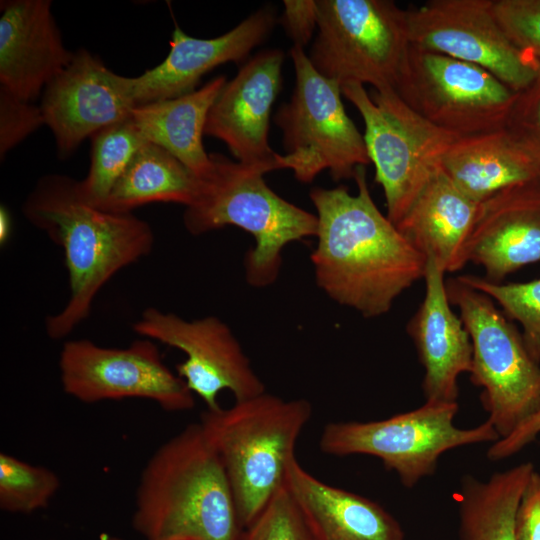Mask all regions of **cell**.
Returning <instances> with one entry per match:
<instances>
[{
	"label": "cell",
	"mask_w": 540,
	"mask_h": 540,
	"mask_svg": "<svg viewBox=\"0 0 540 540\" xmlns=\"http://www.w3.org/2000/svg\"><path fill=\"white\" fill-rule=\"evenodd\" d=\"M345 186L314 187L317 244L311 254L315 279L333 301L367 318L387 313L397 297L424 278L426 258L373 201L365 166Z\"/></svg>",
	"instance_id": "cell-1"
},
{
	"label": "cell",
	"mask_w": 540,
	"mask_h": 540,
	"mask_svg": "<svg viewBox=\"0 0 540 540\" xmlns=\"http://www.w3.org/2000/svg\"><path fill=\"white\" fill-rule=\"evenodd\" d=\"M76 183L65 175H46L22 208L26 219L64 251L70 297L59 313L46 320L52 339L66 337L86 319L100 289L119 270L148 255L154 243L146 221L88 203Z\"/></svg>",
	"instance_id": "cell-2"
},
{
	"label": "cell",
	"mask_w": 540,
	"mask_h": 540,
	"mask_svg": "<svg viewBox=\"0 0 540 540\" xmlns=\"http://www.w3.org/2000/svg\"><path fill=\"white\" fill-rule=\"evenodd\" d=\"M133 529L144 540H238L243 530L222 462L202 425L167 440L143 468Z\"/></svg>",
	"instance_id": "cell-3"
},
{
	"label": "cell",
	"mask_w": 540,
	"mask_h": 540,
	"mask_svg": "<svg viewBox=\"0 0 540 540\" xmlns=\"http://www.w3.org/2000/svg\"><path fill=\"white\" fill-rule=\"evenodd\" d=\"M312 411L306 399L264 392L202 413L200 424L222 462L243 529L284 486Z\"/></svg>",
	"instance_id": "cell-4"
},
{
	"label": "cell",
	"mask_w": 540,
	"mask_h": 540,
	"mask_svg": "<svg viewBox=\"0 0 540 540\" xmlns=\"http://www.w3.org/2000/svg\"><path fill=\"white\" fill-rule=\"evenodd\" d=\"M213 168L201 179L198 198L186 207L188 232L201 235L236 226L255 239L245 256V278L253 287L273 284L282 264V250L291 242L317 233V216L276 194L265 182L271 168L233 162L211 154Z\"/></svg>",
	"instance_id": "cell-5"
},
{
	"label": "cell",
	"mask_w": 540,
	"mask_h": 540,
	"mask_svg": "<svg viewBox=\"0 0 540 540\" xmlns=\"http://www.w3.org/2000/svg\"><path fill=\"white\" fill-rule=\"evenodd\" d=\"M341 90L363 119V137L375 180L384 191L386 215L397 225L459 137L426 120L395 90H374L370 95L355 82L342 84Z\"/></svg>",
	"instance_id": "cell-6"
},
{
	"label": "cell",
	"mask_w": 540,
	"mask_h": 540,
	"mask_svg": "<svg viewBox=\"0 0 540 540\" xmlns=\"http://www.w3.org/2000/svg\"><path fill=\"white\" fill-rule=\"evenodd\" d=\"M446 290L471 339L470 380L482 389L487 420L506 437L540 405L539 363L492 298L458 277L446 281Z\"/></svg>",
	"instance_id": "cell-7"
},
{
	"label": "cell",
	"mask_w": 540,
	"mask_h": 540,
	"mask_svg": "<svg viewBox=\"0 0 540 540\" xmlns=\"http://www.w3.org/2000/svg\"><path fill=\"white\" fill-rule=\"evenodd\" d=\"M457 402L426 401L421 407L378 421L327 423L319 440L330 456L368 455L393 471L406 488L432 475L440 456L465 445L500 439L487 420L469 429L454 425Z\"/></svg>",
	"instance_id": "cell-8"
},
{
	"label": "cell",
	"mask_w": 540,
	"mask_h": 540,
	"mask_svg": "<svg viewBox=\"0 0 540 540\" xmlns=\"http://www.w3.org/2000/svg\"><path fill=\"white\" fill-rule=\"evenodd\" d=\"M308 55L325 77L395 90L411 46L406 10L390 0H316Z\"/></svg>",
	"instance_id": "cell-9"
},
{
	"label": "cell",
	"mask_w": 540,
	"mask_h": 540,
	"mask_svg": "<svg viewBox=\"0 0 540 540\" xmlns=\"http://www.w3.org/2000/svg\"><path fill=\"white\" fill-rule=\"evenodd\" d=\"M295 87L274 116L283 134L286 169L302 183L323 170L335 181L353 178L370 164L363 134L345 111L341 84L319 73L304 48L292 46Z\"/></svg>",
	"instance_id": "cell-10"
},
{
	"label": "cell",
	"mask_w": 540,
	"mask_h": 540,
	"mask_svg": "<svg viewBox=\"0 0 540 540\" xmlns=\"http://www.w3.org/2000/svg\"><path fill=\"white\" fill-rule=\"evenodd\" d=\"M395 91L426 120L458 137L503 129L518 93L479 66L413 45Z\"/></svg>",
	"instance_id": "cell-11"
},
{
	"label": "cell",
	"mask_w": 540,
	"mask_h": 540,
	"mask_svg": "<svg viewBox=\"0 0 540 540\" xmlns=\"http://www.w3.org/2000/svg\"><path fill=\"white\" fill-rule=\"evenodd\" d=\"M406 16L411 45L479 66L515 92L540 71V62L500 25L493 0H430Z\"/></svg>",
	"instance_id": "cell-12"
},
{
	"label": "cell",
	"mask_w": 540,
	"mask_h": 540,
	"mask_svg": "<svg viewBox=\"0 0 540 540\" xmlns=\"http://www.w3.org/2000/svg\"><path fill=\"white\" fill-rule=\"evenodd\" d=\"M59 371L64 392L83 403L141 398L169 412L187 411L195 404V395L148 338L126 348L68 341L60 352Z\"/></svg>",
	"instance_id": "cell-13"
},
{
	"label": "cell",
	"mask_w": 540,
	"mask_h": 540,
	"mask_svg": "<svg viewBox=\"0 0 540 540\" xmlns=\"http://www.w3.org/2000/svg\"><path fill=\"white\" fill-rule=\"evenodd\" d=\"M139 335L182 351L186 358L176 374L207 410L221 407L220 392L235 401L265 392V386L231 329L214 316L186 321L173 313L147 308L133 325Z\"/></svg>",
	"instance_id": "cell-14"
},
{
	"label": "cell",
	"mask_w": 540,
	"mask_h": 540,
	"mask_svg": "<svg viewBox=\"0 0 540 540\" xmlns=\"http://www.w3.org/2000/svg\"><path fill=\"white\" fill-rule=\"evenodd\" d=\"M284 52L259 51L226 82L212 104L204 135L224 142L238 162L286 169L269 144L272 106L281 90Z\"/></svg>",
	"instance_id": "cell-15"
},
{
	"label": "cell",
	"mask_w": 540,
	"mask_h": 540,
	"mask_svg": "<svg viewBox=\"0 0 540 540\" xmlns=\"http://www.w3.org/2000/svg\"><path fill=\"white\" fill-rule=\"evenodd\" d=\"M134 107L122 75L86 49L75 52L70 64L46 86L40 104L61 158L99 130L129 118Z\"/></svg>",
	"instance_id": "cell-16"
},
{
	"label": "cell",
	"mask_w": 540,
	"mask_h": 540,
	"mask_svg": "<svg viewBox=\"0 0 540 540\" xmlns=\"http://www.w3.org/2000/svg\"><path fill=\"white\" fill-rule=\"evenodd\" d=\"M274 23L273 11L263 8L212 39L192 37L176 26L167 57L137 77L122 76L124 89L135 107L191 93L212 69L246 59L267 38Z\"/></svg>",
	"instance_id": "cell-17"
},
{
	"label": "cell",
	"mask_w": 540,
	"mask_h": 540,
	"mask_svg": "<svg viewBox=\"0 0 540 540\" xmlns=\"http://www.w3.org/2000/svg\"><path fill=\"white\" fill-rule=\"evenodd\" d=\"M0 87L32 102L72 61L49 0L0 4Z\"/></svg>",
	"instance_id": "cell-18"
},
{
	"label": "cell",
	"mask_w": 540,
	"mask_h": 540,
	"mask_svg": "<svg viewBox=\"0 0 540 540\" xmlns=\"http://www.w3.org/2000/svg\"><path fill=\"white\" fill-rule=\"evenodd\" d=\"M467 259L480 265L492 282L540 262V178L503 189L479 204Z\"/></svg>",
	"instance_id": "cell-19"
},
{
	"label": "cell",
	"mask_w": 540,
	"mask_h": 540,
	"mask_svg": "<svg viewBox=\"0 0 540 540\" xmlns=\"http://www.w3.org/2000/svg\"><path fill=\"white\" fill-rule=\"evenodd\" d=\"M444 275L427 259L425 296L407 326L424 368L423 394L430 402H457L458 378L472 367L471 339L451 308Z\"/></svg>",
	"instance_id": "cell-20"
},
{
	"label": "cell",
	"mask_w": 540,
	"mask_h": 540,
	"mask_svg": "<svg viewBox=\"0 0 540 540\" xmlns=\"http://www.w3.org/2000/svg\"><path fill=\"white\" fill-rule=\"evenodd\" d=\"M285 485L314 540H404L399 522L379 503L321 481L296 457Z\"/></svg>",
	"instance_id": "cell-21"
},
{
	"label": "cell",
	"mask_w": 540,
	"mask_h": 540,
	"mask_svg": "<svg viewBox=\"0 0 540 540\" xmlns=\"http://www.w3.org/2000/svg\"><path fill=\"white\" fill-rule=\"evenodd\" d=\"M440 168L396 225L425 258L446 273L462 269L479 210Z\"/></svg>",
	"instance_id": "cell-22"
},
{
	"label": "cell",
	"mask_w": 540,
	"mask_h": 540,
	"mask_svg": "<svg viewBox=\"0 0 540 540\" xmlns=\"http://www.w3.org/2000/svg\"><path fill=\"white\" fill-rule=\"evenodd\" d=\"M441 168L478 203L503 189L540 178V165L504 128L459 137L442 158Z\"/></svg>",
	"instance_id": "cell-23"
},
{
	"label": "cell",
	"mask_w": 540,
	"mask_h": 540,
	"mask_svg": "<svg viewBox=\"0 0 540 540\" xmlns=\"http://www.w3.org/2000/svg\"><path fill=\"white\" fill-rule=\"evenodd\" d=\"M226 82L220 75L183 96L136 106L131 118L147 142L164 148L203 179L213 168L202 141L205 123Z\"/></svg>",
	"instance_id": "cell-24"
},
{
	"label": "cell",
	"mask_w": 540,
	"mask_h": 540,
	"mask_svg": "<svg viewBox=\"0 0 540 540\" xmlns=\"http://www.w3.org/2000/svg\"><path fill=\"white\" fill-rule=\"evenodd\" d=\"M201 185V179L170 152L147 142L97 207L113 213H132L153 202L189 207L198 198Z\"/></svg>",
	"instance_id": "cell-25"
},
{
	"label": "cell",
	"mask_w": 540,
	"mask_h": 540,
	"mask_svg": "<svg viewBox=\"0 0 540 540\" xmlns=\"http://www.w3.org/2000/svg\"><path fill=\"white\" fill-rule=\"evenodd\" d=\"M524 462L487 481L465 475L457 492L462 540H516L517 508L534 470Z\"/></svg>",
	"instance_id": "cell-26"
},
{
	"label": "cell",
	"mask_w": 540,
	"mask_h": 540,
	"mask_svg": "<svg viewBox=\"0 0 540 540\" xmlns=\"http://www.w3.org/2000/svg\"><path fill=\"white\" fill-rule=\"evenodd\" d=\"M145 143L131 115L92 135L90 168L86 177L76 183L80 196L99 206Z\"/></svg>",
	"instance_id": "cell-27"
},
{
	"label": "cell",
	"mask_w": 540,
	"mask_h": 540,
	"mask_svg": "<svg viewBox=\"0 0 540 540\" xmlns=\"http://www.w3.org/2000/svg\"><path fill=\"white\" fill-rule=\"evenodd\" d=\"M60 488V479L49 468L32 465L0 453V508L12 514H30L46 508Z\"/></svg>",
	"instance_id": "cell-28"
},
{
	"label": "cell",
	"mask_w": 540,
	"mask_h": 540,
	"mask_svg": "<svg viewBox=\"0 0 540 540\" xmlns=\"http://www.w3.org/2000/svg\"><path fill=\"white\" fill-rule=\"evenodd\" d=\"M458 279L488 295L507 317L521 324L524 344L530 356L540 363V279L517 283L492 282L475 275Z\"/></svg>",
	"instance_id": "cell-29"
},
{
	"label": "cell",
	"mask_w": 540,
	"mask_h": 540,
	"mask_svg": "<svg viewBox=\"0 0 540 540\" xmlns=\"http://www.w3.org/2000/svg\"><path fill=\"white\" fill-rule=\"evenodd\" d=\"M238 540H314L286 485L278 490Z\"/></svg>",
	"instance_id": "cell-30"
},
{
	"label": "cell",
	"mask_w": 540,
	"mask_h": 540,
	"mask_svg": "<svg viewBox=\"0 0 540 540\" xmlns=\"http://www.w3.org/2000/svg\"><path fill=\"white\" fill-rule=\"evenodd\" d=\"M504 129L540 165V71L517 93Z\"/></svg>",
	"instance_id": "cell-31"
},
{
	"label": "cell",
	"mask_w": 540,
	"mask_h": 540,
	"mask_svg": "<svg viewBox=\"0 0 540 540\" xmlns=\"http://www.w3.org/2000/svg\"><path fill=\"white\" fill-rule=\"evenodd\" d=\"M45 125L40 106L14 96L0 87V156Z\"/></svg>",
	"instance_id": "cell-32"
},
{
	"label": "cell",
	"mask_w": 540,
	"mask_h": 540,
	"mask_svg": "<svg viewBox=\"0 0 540 540\" xmlns=\"http://www.w3.org/2000/svg\"><path fill=\"white\" fill-rule=\"evenodd\" d=\"M279 19L294 46L304 48L317 28L316 0H285Z\"/></svg>",
	"instance_id": "cell-33"
},
{
	"label": "cell",
	"mask_w": 540,
	"mask_h": 540,
	"mask_svg": "<svg viewBox=\"0 0 540 540\" xmlns=\"http://www.w3.org/2000/svg\"><path fill=\"white\" fill-rule=\"evenodd\" d=\"M515 535L516 540H540V474L535 469L517 508Z\"/></svg>",
	"instance_id": "cell-34"
},
{
	"label": "cell",
	"mask_w": 540,
	"mask_h": 540,
	"mask_svg": "<svg viewBox=\"0 0 540 540\" xmlns=\"http://www.w3.org/2000/svg\"><path fill=\"white\" fill-rule=\"evenodd\" d=\"M539 434L540 405L509 435L494 442L487 451V458L491 461H499L511 457L533 442Z\"/></svg>",
	"instance_id": "cell-35"
},
{
	"label": "cell",
	"mask_w": 540,
	"mask_h": 540,
	"mask_svg": "<svg viewBox=\"0 0 540 540\" xmlns=\"http://www.w3.org/2000/svg\"><path fill=\"white\" fill-rule=\"evenodd\" d=\"M11 219L9 216V212L7 209L3 206H1L0 209V240L1 243H5L7 239L9 238V234L11 231Z\"/></svg>",
	"instance_id": "cell-36"
},
{
	"label": "cell",
	"mask_w": 540,
	"mask_h": 540,
	"mask_svg": "<svg viewBox=\"0 0 540 540\" xmlns=\"http://www.w3.org/2000/svg\"><path fill=\"white\" fill-rule=\"evenodd\" d=\"M103 540H125V539L120 538L118 536L106 535Z\"/></svg>",
	"instance_id": "cell-37"
}]
</instances>
